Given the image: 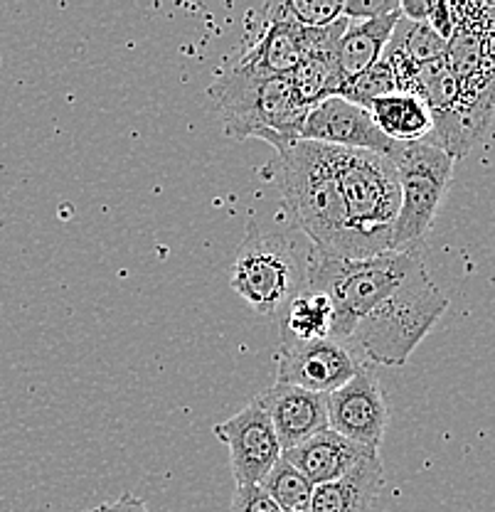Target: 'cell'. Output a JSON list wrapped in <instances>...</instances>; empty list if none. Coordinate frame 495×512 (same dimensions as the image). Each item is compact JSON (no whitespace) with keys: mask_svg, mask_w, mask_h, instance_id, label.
Instances as JSON below:
<instances>
[{"mask_svg":"<svg viewBox=\"0 0 495 512\" xmlns=\"http://www.w3.org/2000/svg\"><path fill=\"white\" fill-rule=\"evenodd\" d=\"M276 153L284 205L313 249L333 259H358L330 146L296 138L276 148Z\"/></svg>","mask_w":495,"mask_h":512,"instance_id":"cell-1","label":"cell"},{"mask_svg":"<svg viewBox=\"0 0 495 512\" xmlns=\"http://www.w3.org/2000/svg\"><path fill=\"white\" fill-rule=\"evenodd\" d=\"M230 138H262L274 148L301 138L308 111L298 106L291 79L227 57L225 69L207 89Z\"/></svg>","mask_w":495,"mask_h":512,"instance_id":"cell-2","label":"cell"},{"mask_svg":"<svg viewBox=\"0 0 495 512\" xmlns=\"http://www.w3.org/2000/svg\"><path fill=\"white\" fill-rule=\"evenodd\" d=\"M422 259V249L385 252L367 259H333L311 249L306 259V284L326 293L333 303L330 338L338 343L348 340L360 318L390 298Z\"/></svg>","mask_w":495,"mask_h":512,"instance_id":"cell-3","label":"cell"},{"mask_svg":"<svg viewBox=\"0 0 495 512\" xmlns=\"http://www.w3.org/2000/svg\"><path fill=\"white\" fill-rule=\"evenodd\" d=\"M449 308V298L431 281L424 259L390 298L355 325L353 340L372 365L402 367Z\"/></svg>","mask_w":495,"mask_h":512,"instance_id":"cell-4","label":"cell"},{"mask_svg":"<svg viewBox=\"0 0 495 512\" xmlns=\"http://www.w3.org/2000/svg\"><path fill=\"white\" fill-rule=\"evenodd\" d=\"M330 160L343 192L358 259L392 252V234L402 205V190L392 160L380 153L333 146Z\"/></svg>","mask_w":495,"mask_h":512,"instance_id":"cell-5","label":"cell"},{"mask_svg":"<svg viewBox=\"0 0 495 512\" xmlns=\"http://www.w3.org/2000/svg\"><path fill=\"white\" fill-rule=\"evenodd\" d=\"M454 13L446 64L459 84L463 121L478 143L495 111V3H454Z\"/></svg>","mask_w":495,"mask_h":512,"instance_id":"cell-6","label":"cell"},{"mask_svg":"<svg viewBox=\"0 0 495 512\" xmlns=\"http://www.w3.org/2000/svg\"><path fill=\"white\" fill-rule=\"evenodd\" d=\"M306 259L294 237L264 232L252 222L232 261L230 284L259 316L276 318L306 284Z\"/></svg>","mask_w":495,"mask_h":512,"instance_id":"cell-7","label":"cell"},{"mask_svg":"<svg viewBox=\"0 0 495 512\" xmlns=\"http://www.w3.org/2000/svg\"><path fill=\"white\" fill-rule=\"evenodd\" d=\"M397 168L402 205L392 234V252L422 249L454 175V158L427 141L395 143L387 156Z\"/></svg>","mask_w":495,"mask_h":512,"instance_id":"cell-8","label":"cell"},{"mask_svg":"<svg viewBox=\"0 0 495 512\" xmlns=\"http://www.w3.org/2000/svg\"><path fill=\"white\" fill-rule=\"evenodd\" d=\"M387 424L390 407L372 367L360 365L353 380L328 394V426L345 439L380 451Z\"/></svg>","mask_w":495,"mask_h":512,"instance_id":"cell-9","label":"cell"},{"mask_svg":"<svg viewBox=\"0 0 495 512\" xmlns=\"http://www.w3.org/2000/svg\"><path fill=\"white\" fill-rule=\"evenodd\" d=\"M215 436L230 451L232 473L237 485H262L281 458V444L269 414L257 399L244 404L237 414L215 426Z\"/></svg>","mask_w":495,"mask_h":512,"instance_id":"cell-10","label":"cell"},{"mask_svg":"<svg viewBox=\"0 0 495 512\" xmlns=\"http://www.w3.org/2000/svg\"><path fill=\"white\" fill-rule=\"evenodd\" d=\"M360 362L333 338L311 343H286L279 350L276 382L294 384L316 394H333L358 375Z\"/></svg>","mask_w":495,"mask_h":512,"instance_id":"cell-11","label":"cell"},{"mask_svg":"<svg viewBox=\"0 0 495 512\" xmlns=\"http://www.w3.org/2000/svg\"><path fill=\"white\" fill-rule=\"evenodd\" d=\"M301 141L380 153L385 158L395 148V141H390L372 121L370 111L358 104H350L340 96H328L326 101L308 109L301 126Z\"/></svg>","mask_w":495,"mask_h":512,"instance_id":"cell-12","label":"cell"},{"mask_svg":"<svg viewBox=\"0 0 495 512\" xmlns=\"http://www.w3.org/2000/svg\"><path fill=\"white\" fill-rule=\"evenodd\" d=\"M254 399L269 414L276 436H279L281 451L301 446L313 434L328 429V394L274 382Z\"/></svg>","mask_w":495,"mask_h":512,"instance_id":"cell-13","label":"cell"},{"mask_svg":"<svg viewBox=\"0 0 495 512\" xmlns=\"http://www.w3.org/2000/svg\"><path fill=\"white\" fill-rule=\"evenodd\" d=\"M375 456H380V451L355 444V441L345 439V436H340L330 426L313 434L301 446L281 453V458H286L313 485H326L333 483V480L345 478L360 463L370 461Z\"/></svg>","mask_w":495,"mask_h":512,"instance_id":"cell-14","label":"cell"},{"mask_svg":"<svg viewBox=\"0 0 495 512\" xmlns=\"http://www.w3.org/2000/svg\"><path fill=\"white\" fill-rule=\"evenodd\" d=\"M303 30L301 25L286 15L284 3L264 5V20L262 32L257 40L249 42L242 52H237V60L252 67L262 69L269 74H286L289 77L294 67L306 55V45H303Z\"/></svg>","mask_w":495,"mask_h":512,"instance_id":"cell-15","label":"cell"},{"mask_svg":"<svg viewBox=\"0 0 495 512\" xmlns=\"http://www.w3.org/2000/svg\"><path fill=\"white\" fill-rule=\"evenodd\" d=\"M399 15H402V10L380 15V18L363 20V23L350 20L348 30L343 32L338 42V67L343 82L367 72V69L375 67L382 60L387 42H390L392 32H395Z\"/></svg>","mask_w":495,"mask_h":512,"instance_id":"cell-16","label":"cell"},{"mask_svg":"<svg viewBox=\"0 0 495 512\" xmlns=\"http://www.w3.org/2000/svg\"><path fill=\"white\" fill-rule=\"evenodd\" d=\"M382 471V458L375 456L345 478L316 485L308 512H370L382 488Z\"/></svg>","mask_w":495,"mask_h":512,"instance_id":"cell-17","label":"cell"},{"mask_svg":"<svg viewBox=\"0 0 495 512\" xmlns=\"http://www.w3.org/2000/svg\"><path fill=\"white\" fill-rule=\"evenodd\" d=\"M333 320V303H330L326 293L303 284L301 291L276 316V323H279L281 330V345L311 343V340L330 338Z\"/></svg>","mask_w":495,"mask_h":512,"instance_id":"cell-18","label":"cell"},{"mask_svg":"<svg viewBox=\"0 0 495 512\" xmlns=\"http://www.w3.org/2000/svg\"><path fill=\"white\" fill-rule=\"evenodd\" d=\"M377 128L395 143L424 141L431 133V114L417 94L395 92L367 106Z\"/></svg>","mask_w":495,"mask_h":512,"instance_id":"cell-19","label":"cell"},{"mask_svg":"<svg viewBox=\"0 0 495 512\" xmlns=\"http://www.w3.org/2000/svg\"><path fill=\"white\" fill-rule=\"evenodd\" d=\"M289 79L298 106L303 111L313 109L321 101H326L328 96L338 94L340 84H343L338 67V45H323L308 50L294 67V72L289 74Z\"/></svg>","mask_w":495,"mask_h":512,"instance_id":"cell-20","label":"cell"},{"mask_svg":"<svg viewBox=\"0 0 495 512\" xmlns=\"http://www.w3.org/2000/svg\"><path fill=\"white\" fill-rule=\"evenodd\" d=\"M262 488L284 512H308L316 485L308 483V478L298 473L286 458H279L269 476L262 480Z\"/></svg>","mask_w":495,"mask_h":512,"instance_id":"cell-21","label":"cell"},{"mask_svg":"<svg viewBox=\"0 0 495 512\" xmlns=\"http://www.w3.org/2000/svg\"><path fill=\"white\" fill-rule=\"evenodd\" d=\"M399 92L397 87V79H395V72L390 69V64L385 60H380L375 64V67H370L367 72L358 74V77L348 79V82L340 84L338 94L340 99L350 101V104H358L367 109V106L372 104V101L382 99V96L387 94H395Z\"/></svg>","mask_w":495,"mask_h":512,"instance_id":"cell-22","label":"cell"},{"mask_svg":"<svg viewBox=\"0 0 495 512\" xmlns=\"http://www.w3.org/2000/svg\"><path fill=\"white\" fill-rule=\"evenodd\" d=\"M286 15L301 28H328L345 18V0H281Z\"/></svg>","mask_w":495,"mask_h":512,"instance_id":"cell-23","label":"cell"},{"mask_svg":"<svg viewBox=\"0 0 495 512\" xmlns=\"http://www.w3.org/2000/svg\"><path fill=\"white\" fill-rule=\"evenodd\" d=\"M230 512H284L262 485H237Z\"/></svg>","mask_w":495,"mask_h":512,"instance_id":"cell-24","label":"cell"},{"mask_svg":"<svg viewBox=\"0 0 495 512\" xmlns=\"http://www.w3.org/2000/svg\"><path fill=\"white\" fill-rule=\"evenodd\" d=\"M399 10V0H345V18L363 23Z\"/></svg>","mask_w":495,"mask_h":512,"instance_id":"cell-25","label":"cell"},{"mask_svg":"<svg viewBox=\"0 0 495 512\" xmlns=\"http://www.w3.org/2000/svg\"><path fill=\"white\" fill-rule=\"evenodd\" d=\"M87 512H151V510L146 508V503H143L141 498H136V495L131 493H124L119 500H114V503L99 505V508L87 510Z\"/></svg>","mask_w":495,"mask_h":512,"instance_id":"cell-26","label":"cell"}]
</instances>
